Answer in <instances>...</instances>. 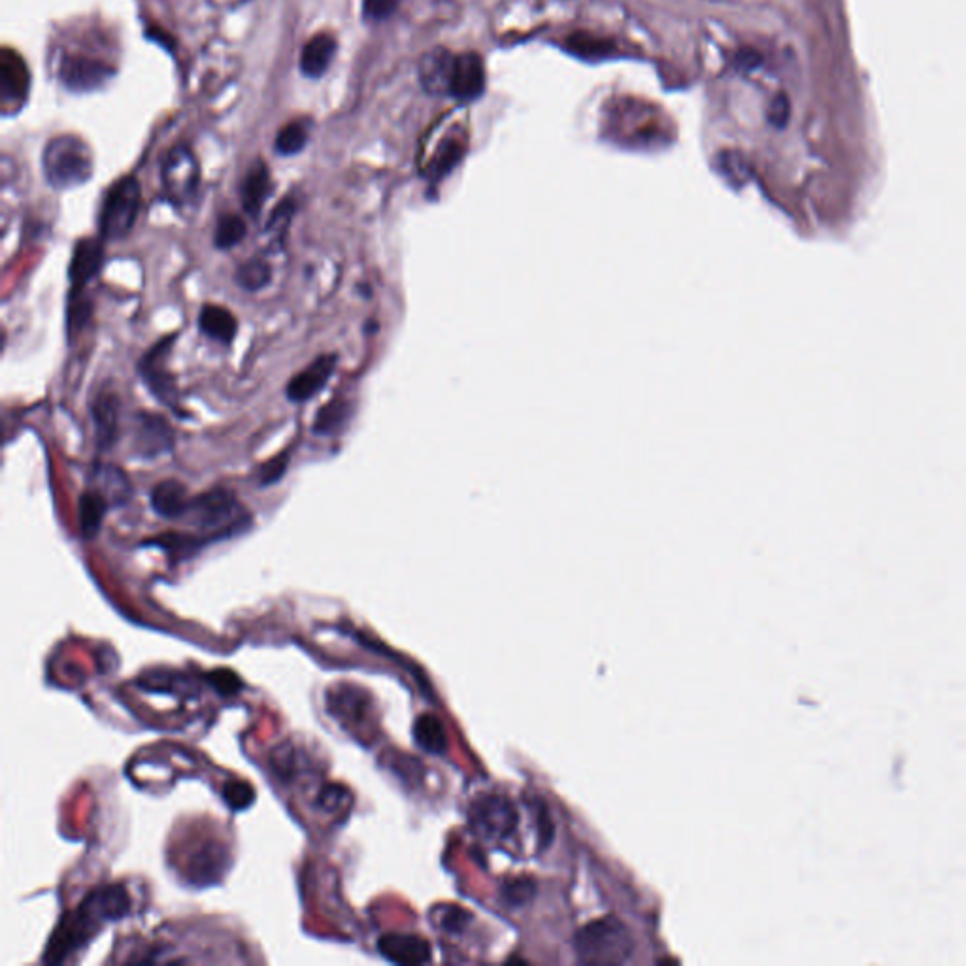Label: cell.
I'll return each mask as SVG.
<instances>
[{
  "instance_id": "33",
  "label": "cell",
  "mask_w": 966,
  "mask_h": 966,
  "mask_svg": "<svg viewBox=\"0 0 966 966\" xmlns=\"http://www.w3.org/2000/svg\"><path fill=\"white\" fill-rule=\"evenodd\" d=\"M253 797L255 793L248 783L234 782L225 787V802H229V806L234 810L248 808L253 802Z\"/></svg>"
},
{
  "instance_id": "2",
  "label": "cell",
  "mask_w": 966,
  "mask_h": 966,
  "mask_svg": "<svg viewBox=\"0 0 966 966\" xmlns=\"http://www.w3.org/2000/svg\"><path fill=\"white\" fill-rule=\"evenodd\" d=\"M574 950L585 965H623L633 955V934L616 917H602L578 931Z\"/></svg>"
},
{
  "instance_id": "14",
  "label": "cell",
  "mask_w": 966,
  "mask_h": 966,
  "mask_svg": "<svg viewBox=\"0 0 966 966\" xmlns=\"http://www.w3.org/2000/svg\"><path fill=\"white\" fill-rule=\"evenodd\" d=\"M121 400L114 391L104 389L91 402V416L95 423V438L100 451L112 450L119 433Z\"/></svg>"
},
{
  "instance_id": "37",
  "label": "cell",
  "mask_w": 966,
  "mask_h": 966,
  "mask_svg": "<svg viewBox=\"0 0 966 966\" xmlns=\"http://www.w3.org/2000/svg\"><path fill=\"white\" fill-rule=\"evenodd\" d=\"M504 895H506L508 904H514V906L525 904V902H529V900L533 899V882H529V880H516V882H510L508 885H506V887H504Z\"/></svg>"
},
{
  "instance_id": "12",
  "label": "cell",
  "mask_w": 966,
  "mask_h": 966,
  "mask_svg": "<svg viewBox=\"0 0 966 966\" xmlns=\"http://www.w3.org/2000/svg\"><path fill=\"white\" fill-rule=\"evenodd\" d=\"M106 259L104 240L102 238H82L74 244L70 265H68V280L74 291H85L99 276Z\"/></svg>"
},
{
  "instance_id": "23",
  "label": "cell",
  "mask_w": 966,
  "mask_h": 966,
  "mask_svg": "<svg viewBox=\"0 0 966 966\" xmlns=\"http://www.w3.org/2000/svg\"><path fill=\"white\" fill-rule=\"evenodd\" d=\"M353 414H355V404L350 399L336 397L317 410L312 431L319 436H336L344 433L350 427Z\"/></svg>"
},
{
  "instance_id": "3",
  "label": "cell",
  "mask_w": 966,
  "mask_h": 966,
  "mask_svg": "<svg viewBox=\"0 0 966 966\" xmlns=\"http://www.w3.org/2000/svg\"><path fill=\"white\" fill-rule=\"evenodd\" d=\"M42 168L53 189L67 191L87 184L93 176V153L80 136L63 134L48 142L42 155Z\"/></svg>"
},
{
  "instance_id": "35",
  "label": "cell",
  "mask_w": 966,
  "mask_h": 966,
  "mask_svg": "<svg viewBox=\"0 0 966 966\" xmlns=\"http://www.w3.org/2000/svg\"><path fill=\"white\" fill-rule=\"evenodd\" d=\"M287 468H289V453H282V455L270 459L259 470L261 485H272V483L280 482L284 478Z\"/></svg>"
},
{
  "instance_id": "21",
  "label": "cell",
  "mask_w": 966,
  "mask_h": 966,
  "mask_svg": "<svg viewBox=\"0 0 966 966\" xmlns=\"http://www.w3.org/2000/svg\"><path fill=\"white\" fill-rule=\"evenodd\" d=\"M200 333L221 346H231L238 333V319L229 308L217 304H204L199 314Z\"/></svg>"
},
{
  "instance_id": "32",
  "label": "cell",
  "mask_w": 966,
  "mask_h": 966,
  "mask_svg": "<svg viewBox=\"0 0 966 966\" xmlns=\"http://www.w3.org/2000/svg\"><path fill=\"white\" fill-rule=\"evenodd\" d=\"M461 155H463V148H461L459 138H448L436 151L433 163H431V172L434 176H442L444 172H448L459 161Z\"/></svg>"
},
{
  "instance_id": "4",
  "label": "cell",
  "mask_w": 966,
  "mask_h": 966,
  "mask_svg": "<svg viewBox=\"0 0 966 966\" xmlns=\"http://www.w3.org/2000/svg\"><path fill=\"white\" fill-rule=\"evenodd\" d=\"M180 521L225 538L244 529V525L250 523V514L234 497L233 491L216 487L200 493L197 497H191Z\"/></svg>"
},
{
  "instance_id": "26",
  "label": "cell",
  "mask_w": 966,
  "mask_h": 966,
  "mask_svg": "<svg viewBox=\"0 0 966 966\" xmlns=\"http://www.w3.org/2000/svg\"><path fill=\"white\" fill-rule=\"evenodd\" d=\"M248 225L238 214H225L217 219L214 246L219 251H231L246 240Z\"/></svg>"
},
{
  "instance_id": "27",
  "label": "cell",
  "mask_w": 966,
  "mask_h": 966,
  "mask_svg": "<svg viewBox=\"0 0 966 966\" xmlns=\"http://www.w3.org/2000/svg\"><path fill=\"white\" fill-rule=\"evenodd\" d=\"M414 736H416V742L429 753H434V755H440L446 751V731L442 727V723L436 719L434 716H421L416 721V727H414Z\"/></svg>"
},
{
  "instance_id": "19",
  "label": "cell",
  "mask_w": 966,
  "mask_h": 966,
  "mask_svg": "<svg viewBox=\"0 0 966 966\" xmlns=\"http://www.w3.org/2000/svg\"><path fill=\"white\" fill-rule=\"evenodd\" d=\"M270 191H272V182H270V172H268L267 165L263 161L253 163L250 170L246 172V176L242 180V187H240L242 208L251 219L257 221L261 217V212H263L268 197H270Z\"/></svg>"
},
{
  "instance_id": "30",
  "label": "cell",
  "mask_w": 966,
  "mask_h": 966,
  "mask_svg": "<svg viewBox=\"0 0 966 966\" xmlns=\"http://www.w3.org/2000/svg\"><path fill=\"white\" fill-rule=\"evenodd\" d=\"M612 42L602 40L593 34L578 33L572 34L567 40L568 51L583 59H600L612 51Z\"/></svg>"
},
{
  "instance_id": "39",
  "label": "cell",
  "mask_w": 966,
  "mask_h": 966,
  "mask_svg": "<svg viewBox=\"0 0 966 966\" xmlns=\"http://www.w3.org/2000/svg\"><path fill=\"white\" fill-rule=\"evenodd\" d=\"M734 65L740 68V70H753V68L759 67L761 65V55L757 51L753 50H742L736 59H734Z\"/></svg>"
},
{
  "instance_id": "6",
  "label": "cell",
  "mask_w": 966,
  "mask_h": 966,
  "mask_svg": "<svg viewBox=\"0 0 966 966\" xmlns=\"http://www.w3.org/2000/svg\"><path fill=\"white\" fill-rule=\"evenodd\" d=\"M161 182L165 197L178 210H185L197 202L200 189V167L193 151L184 144L170 148L161 167Z\"/></svg>"
},
{
  "instance_id": "28",
  "label": "cell",
  "mask_w": 966,
  "mask_h": 966,
  "mask_svg": "<svg viewBox=\"0 0 966 966\" xmlns=\"http://www.w3.org/2000/svg\"><path fill=\"white\" fill-rule=\"evenodd\" d=\"M91 314H93V304L85 297L84 291L70 289L67 306V333L70 342L84 331L87 323L91 321Z\"/></svg>"
},
{
  "instance_id": "13",
  "label": "cell",
  "mask_w": 966,
  "mask_h": 966,
  "mask_svg": "<svg viewBox=\"0 0 966 966\" xmlns=\"http://www.w3.org/2000/svg\"><path fill=\"white\" fill-rule=\"evenodd\" d=\"M61 82L72 91H93L106 84L114 76V68L97 59L68 55L59 68Z\"/></svg>"
},
{
  "instance_id": "29",
  "label": "cell",
  "mask_w": 966,
  "mask_h": 966,
  "mask_svg": "<svg viewBox=\"0 0 966 966\" xmlns=\"http://www.w3.org/2000/svg\"><path fill=\"white\" fill-rule=\"evenodd\" d=\"M308 136H310V133H308L306 123H302V121L287 123L285 127L280 129V133L274 140V150L278 155H284V157L297 155L306 148Z\"/></svg>"
},
{
  "instance_id": "8",
  "label": "cell",
  "mask_w": 966,
  "mask_h": 966,
  "mask_svg": "<svg viewBox=\"0 0 966 966\" xmlns=\"http://www.w3.org/2000/svg\"><path fill=\"white\" fill-rule=\"evenodd\" d=\"M133 450L140 459H157L174 450V431L159 414H134Z\"/></svg>"
},
{
  "instance_id": "24",
  "label": "cell",
  "mask_w": 966,
  "mask_h": 966,
  "mask_svg": "<svg viewBox=\"0 0 966 966\" xmlns=\"http://www.w3.org/2000/svg\"><path fill=\"white\" fill-rule=\"evenodd\" d=\"M108 510H110L108 500L104 499L99 491L89 487L78 500V519H80V531L84 534V538L91 540L99 534Z\"/></svg>"
},
{
  "instance_id": "20",
  "label": "cell",
  "mask_w": 966,
  "mask_h": 966,
  "mask_svg": "<svg viewBox=\"0 0 966 966\" xmlns=\"http://www.w3.org/2000/svg\"><path fill=\"white\" fill-rule=\"evenodd\" d=\"M151 508L153 512L163 519L170 521H180L184 517L185 510L191 502V497L187 493V487L178 480H163L151 489L150 495Z\"/></svg>"
},
{
  "instance_id": "1",
  "label": "cell",
  "mask_w": 966,
  "mask_h": 966,
  "mask_svg": "<svg viewBox=\"0 0 966 966\" xmlns=\"http://www.w3.org/2000/svg\"><path fill=\"white\" fill-rule=\"evenodd\" d=\"M131 910V900L123 887L112 885L95 891L89 895L84 904L74 912L72 919H65L59 925V931L53 934L51 940L50 957L48 961L55 963L65 959L72 950L80 948L100 927L108 921H116L127 916Z\"/></svg>"
},
{
  "instance_id": "5",
  "label": "cell",
  "mask_w": 966,
  "mask_h": 966,
  "mask_svg": "<svg viewBox=\"0 0 966 966\" xmlns=\"http://www.w3.org/2000/svg\"><path fill=\"white\" fill-rule=\"evenodd\" d=\"M142 206V187L134 176L117 180L102 200L99 234L104 242L127 238L136 225Z\"/></svg>"
},
{
  "instance_id": "17",
  "label": "cell",
  "mask_w": 966,
  "mask_h": 966,
  "mask_svg": "<svg viewBox=\"0 0 966 966\" xmlns=\"http://www.w3.org/2000/svg\"><path fill=\"white\" fill-rule=\"evenodd\" d=\"M89 483H91V489L99 491L100 495L108 500L110 508L123 506L133 495V485L129 482L127 474L116 465L97 463L91 468Z\"/></svg>"
},
{
  "instance_id": "15",
  "label": "cell",
  "mask_w": 966,
  "mask_h": 966,
  "mask_svg": "<svg viewBox=\"0 0 966 966\" xmlns=\"http://www.w3.org/2000/svg\"><path fill=\"white\" fill-rule=\"evenodd\" d=\"M378 950L387 961L397 965H423L431 959V946L417 934H385Z\"/></svg>"
},
{
  "instance_id": "34",
  "label": "cell",
  "mask_w": 966,
  "mask_h": 966,
  "mask_svg": "<svg viewBox=\"0 0 966 966\" xmlns=\"http://www.w3.org/2000/svg\"><path fill=\"white\" fill-rule=\"evenodd\" d=\"M346 799H348V791L340 785H327L321 789L319 797H317V806L323 810V812H336L342 804H346Z\"/></svg>"
},
{
  "instance_id": "9",
  "label": "cell",
  "mask_w": 966,
  "mask_h": 966,
  "mask_svg": "<svg viewBox=\"0 0 966 966\" xmlns=\"http://www.w3.org/2000/svg\"><path fill=\"white\" fill-rule=\"evenodd\" d=\"M31 89V76L25 61L14 50L2 51L0 55V104L4 116H12L27 102Z\"/></svg>"
},
{
  "instance_id": "7",
  "label": "cell",
  "mask_w": 966,
  "mask_h": 966,
  "mask_svg": "<svg viewBox=\"0 0 966 966\" xmlns=\"http://www.w3.org/2000/svg\"><path fill=\"white\" fill-rule=\"evenodd\" d=\"M174 344H176V334L165 336L157 344H153L138 361V374L155 399L178 412L180 391L176 387L172 372L168 370V357L172 353Z\"/></svg>"
},
{
  "instance_id": "16",
  "label": "cell",
  "mask_w": 966,
  "mask_h": 966,
  "mask_svg": "<svg viewBox=\"0 0 966 966\" xmlns=\"http://www.w3.org/2000/svg\"><path fill=\"white\" fill-rule=\"evenodd\" d=\"M485 84V70L482 59L476 53L455 55L453 76H451L450 95L459 100H472L480 97Z\"/></svg>"
},
{
  "instance_id": "22",
  "label": "cell",
  "mask_w": 966,
  "mask_h": 966,
  "mask_svg": "<svg viewBox=\"0 0 966 966\" xmlns=\"http://www.w3.org/2000/svg\"><path fill=\"white\" fill-rule=\"evenodd\" d=\"M336 55V40L331 34L321 33L312 36L300 53V70L308 78H319L331 67Z\"/></svg>"
},
{
  "instance_id": "10",
  "label": "cell",
  "mask_w": 966,
  "mask_h": 966,
  "mask_svg": "<svg viewBox=\"0 0 966 966\" xmlns=\"http://www.w3.org/2000/svg\"><path fill=\"white\" fill-rule=\"evenodd\" d=\"M336 367H338L336 353L319 355L308 367L302 368L299 374H295L289 380V384L285 387V397L295 404L314 399L325 389V385L329 384V380L336 372Z\"/></svg>"
},
{
  "instance_id": "18",
  "label": "cell",
  "mask_w": 966,
  "mask_h": 966,
  "mask_svg": "<svg viewBox=\"0 0 966 966\" xmlns=\"http://www.w3.org/2000/svg\"><path fill=\"white\" fill-rule=\"evenodd\" d=\"M455 55L448 50H433L419 63L421 85L433 95H450Z\"/></svg>"
},
{
  "instance_id": "36",
  "label": "cell",
  "mask_w": 966,
  "mask_h": 966,
  "mask_svg": "<svg viewBox=\"0 0 966 966\" xmlns=\"http://www.w3.org/2000/svg\"><path fill=\"white\" fill-rule=\"evenodd\" d=\"M399 6V0H363V14L368 21H384Z\"/></svg>"
},
{
  "instance_id": "11",
  "label": "cell",
  "mask_w": 966,
  "mask_h": 966,
  "mask_svg": "<svg viewBox=\"0 0 966 966\" xmlns=\"http://www.w3.org/2000/svg\"><path fill=\"white\" fill-rule=\"evenodd\" d=\"M472 825L485 838H504L516 827V810L508 800L487 797L474 802L472 806Z\"/></svg>"
},
{
  "instance_id": "25",
  "label": "cell",
  "mask_w": 966,
  "mask_h": 966,
  "mask_svg": "<svg viewBox=\"0 0 966 966\" xmlns=\"http://www.w3.org/2000/svg\"><path fill=\"white\" fill-rule=\"evenodd\" d=\"M234 282L248 293H259L272 282V268L263 257H251L238 265Z\"/></svg>"
},
{
  "instance_id": "31",
  "label": "cell",
  "mask_w": 966,
  "mask_h": 966,
  "mask_svg": "<svg viewBox=\"0 0 966 966\" xmlns=\"http://www.w3.org/2000/svg\"><path fill=\"white\" fill-rule=\"evenodd\" d=\"M297 212V202L291 199H284L272 212V216L268 219L267 233L270 234L272 242H278L280 246H284L285 238H287V233H289V225L293 221V216Z\"/></svg>"
},
{
  "instance_id": "38",
  "label": "cell",
  "mask_w": 966,
  "mask_h": 966,
  "mask_svg": "<svg viewBox=\"0 0 966 966\" xmlns=\"http://www.w3.org/2000/svg\"><path fill=\"white\" fill-rule=\"evenodd\" d=\"M789 114H791V106H789V99L785 95H778L776 99L772 100V104L768 108V119H770L772 125L785 127Z\"/></svg>"
}]
</instances>
